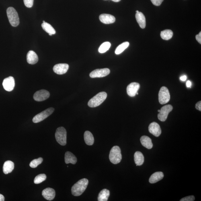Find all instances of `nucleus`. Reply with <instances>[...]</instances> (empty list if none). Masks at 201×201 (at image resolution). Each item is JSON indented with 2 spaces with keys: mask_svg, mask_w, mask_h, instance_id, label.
<instances>
[{
  "mask_svg": "<svg viewBox=\"0 0 201 201\" xmlns=\"http://www.w3.org/2000/svg\"><path fill=\"white\" fill-rule=\"evenodd\" d=\"M173 107L171 105H166L162 107L160 112L158 115V118L162 122H165L167 120L169 113L172 111Z\"/></svg>",
  "mask_w": 201,
  "mask_h": 201,
  "instance_id": "8",
  "label": "nucleus"
},
{
  "mask_svg": "<svg viewBox=\"0 0 201 201\" xmlns=\"http://www.w3.org/2000/svg\"><path fill=\"white\" fill-rule=\"evenodd\" d=\"M27 59L29 64H34L38 62V58L36 53L33 51L30 50L27 54Z\"/></svg>",
  "mask_w": 201,
  "mask_h": 201,
  "instance_id": "17",
  "label": "nucleus"
},
{
  "mask_svg": "<svg viewBox=\"0 0 201 201\" xmlns=\"http://www.w3.org/2000/svg\"><path fill=\"white\" fill-rule=\"evenodd\" d=\"M84 138L85 143L87 145L91 146L93 145L94 142V138L93 134L88 131H85L84 134Z\"/></svg>",
  "mask_w": 201,
  "mask_h": 201,
  "instance_id": "24",
  "label": "nucleus"
},
{
  "mask_svg": "<svg viewBox=\"0 0 201 201\" xmlns=\"http://www.w3.org/2000/svg\"><path fill=\"white\" fill-rule=\"evenodd\" d=\"M5 200L4 197L3 195L0 194V201H4Z\"/></svg>",
  "mask_w": 201,
  "mask_h": 201,
  "instance_id": "39",
  "label": "nucleus"
},
{
  "mask_svg": "<svg viewBox=\"0 0 201 201\" xmlns=\"http://www.w3.org/2000/svg\"><path fill=\"white\" fill-rule=\"evenodd\" d=\"M55 191L53 189L48 188L43 191L42 195L46 199L48 200H52L55 198Z\"/></svg>",
  "mask_w": 201,
  "mask_h": 201,
  "instance_id": "15",
  "label": "nucleus"
},
{
  "mask_svg": "<svg viewBox=\"0 0 201 201\" xmlns=\"http://www.w3.org/2000/svg\"><path fill=\"white\" fill-rule=\"evenodd\" d=\"M49 34V36H52V35H53L52 34H50V33H49V34Z\"/></svg>",
  "mask_w": 201,
  "mask_h": 201,
  "instance_id": "41",
  "label": "nucleus"
},
{
  "mask_svg": "<svg viewBox=\"0 0 201 201\" xmlns=\"http://www.w3.org/2000/svg\"><path fill=\"white\" fill-rule=\"evenodd\" d=\"M47 178L46 175L45 174H40L37 175L34 179L35 184H39L43 182Z\"/></svg>",
  "mask_w": 201,
  "mask_h": 201,
  "instance_id": "30",
  "label": "nucleus"
},
{
  "mask_svg": "<svg viewBox=\"0 0 201 201\" xmlns=\"http://www.w3.org/2000/svg\"><path fill=\"white\" fill-rule=\"evenodd\" d=\"M107 96V93L104 92L98 93L89 101V107L93 108L99 106L105 100Z\"/></svg>",
  "mask_w": 201,
  "mask_h": 201,
  "instance_id": "3",
  "label": "nucleus"
},
{
  "mask_svg": "<svg viewBox=\"0 0 201 201\" xmlns=\"http://www.w3.org/2000/svg\"><path fill=\"white\" fill-rule=\"evenodd\" d=\"M110 192L107 189H103L99 193L98 200V201H107L110 196Z\"/></svg>",
  "mask_w": 201,
  "mask_h": 201,
  "instance_id": "25",
  "label": "nucleus"
},
{
  "mask_svg": "<svg viewBox=\"0 0 201 201\" xmlns=\"http://www.w3.org/2000/svg\"><path fill=\"white\" fill-rule=\"evenodd\" d=\"M129 45V43L128 42L123 43L117 47L115 51V53L118 55L122 53L128 47Z\"/></svg>",
  "mask_w": 201,
  "mask_h": 201,
  "instance_id": "28",
  "label": "nucleus"
},
{
  "mask_svg": "<svg viewBox=\"0 0 201 201\" xmlns=\"http://www.w3.org/2000/svg\"><path fill=\"white\" fill-rule=\"evenodd\" d=\"M149 131L150 133L156 137H159L161 133L160 126L157 123L153 122L150 124L149 126Z\"/></svg>",
  "mask_w": 201,
  "mask_h": 201,
  "instance_id": "14",
  "label": "nucleus"
},
{
  "mask_svg": "<svg viewBox=\"0 0 201 201\" xmlns=\"http://www.w3.org/2000/svg\"><path fill=\"white\" fill-rule=\"evenodd\" d=\"M142 145L144 147L147 148L148 149H151L153 147V144L152 143L151 138L147 136H142L140 139Z\"/></svg>",
  "mask_w": 201,
  "mask_h": 201,
  "instance_id": "20",
  "label": "nucleus"
},
{
  "mask_svg": "<svg viewBox=\"0 0 201 201\" xmlns=\"http://www.w3.org/2000/svg\"><path fill=\"white\" fill-rule=\"evenodd\" d=\"M140 85L137 83H132L128 85L127 88V92L129 96L134 97L135 96L136 93L139 89Z\"/></svg>",
  "mask_w": 201,
  "mask_h": 201,
  "instance_id": "12",
  "label": "nucleus"
},
{
  "mask_svg": "<svg viewBox=\"0 0 201 201\" xmlns=\"http://www.w3.org/2000/svg\"><path fill=\"white\" fill-rule=\"evenodd\" d=\"M109 159L114 164L119 163L122 160V155L120 148L118 146H114L112 148L109 154Z\"/></svg>",
  "mask_w": 201,
  "mask_h": 201,
  "instance_id": "2",
  "label": "nucleus"
},
{
  "mask_svg": "<svg viewBox=\"0 0 201 201\" xmlns=\"http://www.w3.org/2000/svg\"><path fill=\"white\" fill-rule=\"evenodd\" d=\"M134 160L137 166L143 164L144 162L143 154L141 152H136L134 154Z\"/></svg>",
  "mask_w": 201,
  "mask_h": 201,
  "instance_id": "23",
  "label": "nucleus"
},
{
  "mask_svg": "<svg viewBox=\"0 0 201 201\" xmlns=\"http://www.w3.org/2000/svg\"><path fill=\"white\" fill-rule=\"evenodd\" d=\"M196 40L198 41V42L200 44H201V32H200L196 36Z\"/></svg>",
  "mask_w": 201,
  "mask_h": 201,
  "instance_id": "35",
  "label": "nucleus"
},
{
  "mask_svg": "<svg viewBox=\"0 0 201 201\" xmlns=\"http://www.w3.org/2000/svg\"><path fill=\"white\" fill-rule=\"evenodd\" d=\"M152 3L156 6H159L161 4L163 0H151Z\"/></svg>",
  "mask_w": 201,
  "mask_h": 201,
  "instance_id": "34",
  "label": "nucleus"
},
{
  "mask_svg": "<svg viewBox=\"0 0 201 201\" xmlns=\"http://www.w3.org/2000/svg\"><path fill=\"white\" fill-rule=\"evenodd\" d=\"M159 101L161 104H167L170 99V95L168 89L167 87H163L159 91Z\"/></svg>",
  "mask_w": 201,
  "mask_h": 201,
  "instance_id": "7",
  "label": "nucleus"
},
{
  "mask_svg": "<svg viewBox=\"0 0 201 201\" xmlns=\"http://www.w3.org/2000/svg\"><path fill=\"white\" fill-rule=\"evenodd\" d=\"M180 79L181 81H186V80L187 79V77L185 75L182 76V77H180Z\"/></svg>",
  "mask_w": 201,
  "mask_h": 201,
  "instance_id": "37",
  "label": "nucleus"
},
{
  "mask_svg": "<svg viewBox=\"0 0 201 201\" xmlns=\"http://www.w3.org/2000/svg\"><path fill=\"white\" fill-rule=\"evenodd\" d=\"M173 33L170 30H166L162 31L161 33V36L163 40H168L172 38Z\"/></svg>",
  "mask_w": 201,
  "mask_h": 201,
  "instance_id": "27",
  "label": "nucleus"
},
{
  "mask_svg": "<svg viewBox=\"0 0 201 201\" xmlns=\"http://www.w3.org/2000/svg\"><path fill=\"white\" fill-rule=\"evenodd\" d=\"M45 22V21H43V23H44Z\"/></svg>",
  "mask_w": 201,
  "mask_h": 201,
  "instance_id": "44",
  "label": "nucleus"
},
{
  "mask_svg": "<svg viewBox=\"0 0 201 201\" xmlns=\"http://www.w3.org/2000/svg\"><path fill=\"white\" fill-rule=\"evenodd\" d=\"M192 83L190 81H187L186 83L187 87L188 88H191Z\"/></svg>",
  "mask_w": 201,
  "mask_h": 201,
  "instance_id": "38",
  "label": "nucleus"
},
{
  "mask_svg": "<svg viewBox=\"0 0 201 201\" xmlns=\"http://www.w3.org/2000/svg\"><path fill=\"white\" fill-rule=\"evenodd\" d=\"M110 73V70L108 68L97 69L92 72L89 76L91 78H102L108 75Z\"/></svg>",
  "mask_w": 201,
  "mask_h": 201,
  "instance_id": "9",
  "label": "nucleus"
},
{
  "mask_svg": "<svg viewBox=\"0 0 201 201\" xmlns=\"http://www.w3.org/2000/svg\"><path fill=\"white\" fill-rule=\"evenodd\" d=\"M196 108L197 110L199 111H201V101H199L198 103H196Z\"/></svg>",
  "mask_w": 201,
  "mask_h": 201,
  "instance_id": "36",
  "label": "nucleus"
},
{
  "mask_svg": "<svg viewBox=\"0 0 201 201\" xmlns=\"http://www.w3.org/2000/svg\"><path fill=\"white\" fill-rule=\"evenodd\" d=\"M43 161V159L42 158H39L38 159L33 160L30 164V167L32 168H35L39 165L40 164L42 163Z\"/></svg>",
  "mask_w": 201,
  "mask_h": 201,
  "instance_id": "31",
  "label": "nucleus"
},
{
  "mask_svg": "<svg viewBox=\"0 0 201 201\" xmlns=\"http://www.w3.org/2000/svg\"><path fill=\"white\" fill-rule=\"evenodd\" d=\"M3 85L6 91L9 92L12 91L15 85L14 78L12 77L6 78L3 80Z\"/></svg>",
  "mask_w": 201,
  "mask_h": 201,
  "instance_id": "11",
  "label": "nucleus"
},
{
  "mask_svg": "<svg viewBox=\"0 0 201 201\" xmlns=\"http://www.w3.org/2000/svg\"><path fill=\"white\" fill-rule=\"evenodd\" d=\"M113 2H116V3H118V2H120L121 0H112Z\"/></svg>",
  "mask_w": 201,
  "mask_h": 201,
  "instance_id": "40",
  "label": "nucleus"
},
{
  "mask_svg": "<svg viewBox=\"0 0 201 201\" xmlns=\"http://www.w3.org/2000/svg\"><path fill=\"white\" fill-rule=\"evenodd\" d=\"M158 112L159 113L160 112V110H158Z\"/></svg>",
  "mask_w": 201,
  "mask_h": 201,
  "instance_id": "43",
  "label": "nucleus"
},
{
  "mask_svg": "<svg viewBox=\"0 0 201 201\" xmlns=\"http://www.w3.org/2000/svg\"><path fill=\"white\" fill-rule=\"evenodd\" d=\"M50 93L46 90L42 89L37 91L34 95V99L37 101H42L46 100L50 97Z\"/></svg>",
  "mask_w": 201,
  "mask_h": 201,
  "instance_id": "10",
  "label": "nucleus"
},
{
  "mask_svg": "<svg viewBox=\"0 0 201 201\" xmlns=\"http://www.w3.org/2000/svg\"><path fill=\"white\" fill-rule=\"evenodd\" d=\"M88 183V179L86 178L82 179L78 181L72 187V194L75 196H80L86 189Z\"/></svg>",
  "mask_w": 201,
  "mask_h": 201,
  "instance_id": "1",
  "label": "nucleus"
},
{
  "mask_svg": "<svg viewBox=\"0 0 201 201\" xmlns=\"http://www.w3.org/2000/svg\"><path fill=\"white\" fill-rule=\"evenodd\" d=\"M64 159L66 164L71 163L73 164H75L77 161V158L75 155L71 152L68 151L66 152L65 154Z\"/></svg>",
  "mask_w": 201,
  "mask_h": 201,
  "instance_id": "22",
  "label": "nucleus"
},
{
  "mask_svg": "<svg viewBox=\"0 0 201 201\" xmlns=\"http://www.w3.org/2000/svg\"><path fill=\"white\" fill-rule=\"evenodd\" d=\"M7 15L10 23L12 26L16 27L19 24V19L18 13L13 8L10 7L7 9Z\"/></svg>",
  "mask_w": 201,
  "mask_h": 201,
  "instance_id": "4",
  "label": "nucleus"
},
{
  "mask_svg": "<svg viewBox=\"0 0 201 201\" xmlns=\"http://www.w3.org/2000/svg\"><path fill=\"white\" fill-rule=\"evenodd\" d=\"M69 68L68 64L60 63L56 64L54 66L53 70L54 73L58 75H63L67 73Z\"/></svg>",
  "mask_w": 201,
  "mask_h": 201,
  "instance_id": "13",
  "label": "nucleus"
},
{
  "mask_svg": "<svg viewBox=\"0 0 201 201\" xmlns=\"http://www.w3.org/2000/svg\"><path fill=\"white\" fill-rule=\"evenodd\" d=\"M111 46V44L110 42H105L103 43L99 48L98 51L101 53H104L109 49Z\"/></svg>",
  "mask_w": 201,
  "mask_h": 201,
  "instance_id": "29",
  "label": "nucleus"
},
{
  "mask_svg": "<svg viewBox=\"0 0 201 201\" xmlns=\"http://www.w3.org/2000/svg\"><path fill=\"white\" fill-rule=\"evenodd\" d=\"M99 20L105 24H110L114 23L116 21V18L113 15L108 14H101L99 17Z\"/></svg>",
  "mask_w": 201,
  "mask_h": 201,
  "instance_id": "16",
  "label": "nucleus"
},
{
  "mask_svg": "<svg viewBox=\"0 0 201 201\" xmlns=\"http://www.w3.org/2000/svg\"><path fill=\"white\" fill-rule=\"evenodd\" d=\"M164 177L163 173L162 172H157L151 175L149 179V182L153 184L158 182L163 179Z\"/></svg>",
  "mask_w": 201,
  "mask_h": 201,
  "instance_id": "18",
  "label": "nucleus"
},
{
  "mask_svg": "<svg viewBox=\"0 0 201 201\" xmlns=\"http://www.w3.org/2000/svg\"><path fill=\"white\" fill-rule=\"evenodd\" d=\"M55 138L58 143L62 146H65L67 140V132L63 127H61L57 129Z\"/></svg>",
  "mask_w": 201,
  "mask_h": 201,
  "instance_id": "5",
  "label": "nucleus"
},
{
  "mask_svg": "<svg viewBox=\"0 0 201 201\" xmlns=\"http://www.w3.org/2000/svg\"><path fill=\"white\" fill-rule=\"evenodd\" d=\"M42 27L43 29L48 34L50 33V34H52L53 35L56 34L55 30H54L52 25L48 24V23L46 22L43 23L42 24Z\"/></svg>",
  "mask_w": 201,
  "mask_h": 201,
  "instance_id": "26",
  "label": "nucleus"
},
{
  "mask_svg": "<svg viewBox=\"0 0 201 201\" xmlns=\"http://www.w3.org/2000/svg\"><path fill=\"white\" fill-rule=\"evenodd\" d=\"M14 168V164L10 161H6L3 166V172L5 174L11 173Z\"/></svg>",
  "mask_w": 201,
  "mask_h": 201,
  "instance_id": "21",
  "label": "nucleus"
},
{
  "mask_svg": "<svg viewBox=\"0 0 201 201\" xmlns=\"http://www.w3.org/2000/svg\"><path fill=\"white\" fill-rule=\"evenodd\" d=\"M138 12H139V11H136V13H138Z\"/></svg>",
  "mask_w": 201,
  "mask_h": 201,
  "instance_id": "42",
  "label": "nucleus"
},
{
  "mask_svg": "<svg viewBox=\"0 0 201 201\" xmlns=\"http://www.w3.org/2000/svg\"><path fill=\"white\" fill-rule=\"evenodd\" d=\"M24 2L25 6L30 8L33 7L34 0H24Z\"/></svg>",
  "mask_w": 201,
  "mask_h": 201,
  "instance_id": "32",
  "label": "nucleus"
},
{
  "mask_svg": "<svg viewBox=\"0 0 201 201\" xmlns=\"http://www.w3.org/2000/svg\"><path fill=\"white\" fill-rule=\"evenodd\" d=\"M136 18L139 26L142 29L145 28L146 22L145 15L141 12H138L136 14Z\"/></svg>",
  "mask_w": 201,
  "mask_h": 201,
  "instance_id": "19",
  "label": "nucleus"
},
{
  "mask_svg": "<svg viewBox=\"0 0 201 201\" xmlns=\"http://www.w3.org/2000/svg\"><path fill=\"white\" fill-rule=\"evenodd\" d=\"M54 111V109L52 107L46 109L34 116L33 119V122L38 123L42 122L51 115Z\"/></svg>",
  "mask_w": 201,
  "mask_h": 201,
  "instance_id": "6",
  "label": "nucleus"
},
{
  "mask_svg": "<svg viewBox=\"0 0 201 201\" xmlns=\"http://www.w3.org/2000/svg\"><path fill=\"white\" fill-rule=\"evenodd\" d=\"M195 200L194 196H190L185 197L180 200V201H193Z\"/></svg>",
  "mask_w": 201,
  "mask_h": 201,
  "instance_id": "33",
  "label": "nucleus"
}]
</instances>
